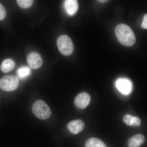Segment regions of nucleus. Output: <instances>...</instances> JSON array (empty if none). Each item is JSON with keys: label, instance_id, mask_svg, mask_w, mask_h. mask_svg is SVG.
Returning a JSON list of instances; mask_svg holds the SVG:
<instances>
[{"label": "nucleus", "instance_id": "nucleus-3", "mask_svg": "<svg viewBox=\"0 0 147 147\" xmlns=\"http://www.w3.org/2000/svg\"><path fill=\"white\" fill-rule=\"evenodd\" d=\"M57 45L59 52L64 56L71 55L74 50L72 40L69 36L66 35H62L58 38Z\"/></svg>", "mask_w": 147, "mask_h": 147}, {"label": "nucleus", "instance_id": "nucleus-5", "mask_svg": "<svg viewBox=\"0 0 147 147\" xmlns=\"http://www.w3.org/2000/svg\"><path fill=\"white\" fill-rule=\"evenodd\" d=\"M115 84L119 91L124 94H129L132 90V83L127 78H119L116 81Z\"/></svg>", "mask_w": 147, "mask_h": 147}, {"label": "nucleus", "instance_id": "nucleus-13", "mask_svg": "<svg viewBox=\"0 0 147 147\" xmlns=\"http://www.w3.org/2000/svg\"><path fill=\"white\" fill-rule=\"evenodd\" d=\"M31 73L30 68L26 66L21 67L18 69L16 72L18 78L21 79H26L30 75Z\"/></svg>", "mask_w": 147, "mask_h": 147}, {"label": "nucleus", "instance_id": "nucleus-15", "mask_svg": "<svg viewBox=\"0 0 147 147\" xmlns=\"http://www.w3.org/2000/svg\"><path fill=\"white\" fill-rule=\"evenodd\" d=\"M134 116L131 115L129 114H126L124 116L123 120L124 123L129 126H131L133 123Z\"/></svg>", "mask_w": 147, "mask_h": 147}, {"label": "nucleus", "instance_id": "nucleus-10", "mask_svg": "<svg viewBox=\"0 0 147 147\" xmlns=\"http://www.w3.org/2000/svg\"><path fill=\"white\" fill-rule=\"evenodd\" d=\"M145 141V137L143 134H138L132 136L127 142L128 147H139Z\"/></svg>", "mask_w": 147, "mask_h": 147}, {"label": "nucleus", "instance_id": "nucleus-1", "mask_svg": "<svg viewBox=\"0 0 147 147\" xmlns=\"http://www.w3.org/2000/svg\"><path fill=\"white\" fill-rule=\"evenodd\" d=\"M115 34L119 42L124 46L130 47L134 45L136 42L134 32L125 24L118 25L115 29Z\"/></svg>", "mask_w": 147, "mask_h": 147}, {"label": "nucleus", "instance_id": "nucleus-19", "mask_svg": "<svg viewBox=\"0 0 147 147\" xmlns=\"http://www.w3.org/2000/svg\"><path fill=\"white\" fill-rule=\"evenodd\" d=\"M98 1L101 3H105L107 2L108 1H105V0H100H100H99V1Z\"/></svg>", "mask_w": 147, "mask_h": 147}, {"label": "nucleus", "instance_id": "nucleus-4", "mask_svg": "<svg viewBox=\"0 0 147 147\" xmlns=\"http://www.w3.org/2000/svg\"><path fill=\"white\" fill-rule=\"evenodd\" d=\"M18 86L19 80L14 75H5L0 79V88L5 91H12L16 89Z\"/></svg>", "mask_w": 147, "mask_h": 147}, {"label": "nucleus", "instance_id": "nucleus-2", "mask_svg": "<svg viewBox=\"0 0 147 147\" xmlns=\"http://www.w3.org/2000/svg\"><path fill=\"white\" fill-rule=\"evenodd\" d=\"M32 112L38 118L46 120L51 115V110L48 105L43 100H37L32 107Z\"/></svg>", "mask_w": 147, "mask_h": 147}, {"label": "nucleus", "instance_id": "nucleus-8", "mask_svg": "<svg viewBox=\"0 0 147 147\" xmlns=\"http://www.w3.org/2000/svg\"><path fill=\"white\" fill-rule=\"evenodd\" d=\"M67 127L71 133L74 134H77L84 130L85 124L81 120H75L69 123Z\"/></svg>", "mask_w": 147, "mask_h": 147}, {"label": "nucleus", "instance_id": "nucleus-18", "mask_svg": "<svg viewBox=\"0 0 147 147\" xmlns=\"http://www.w3.org/2000/svg\"><path fill=\"white\" fill-rule=\"evenodd\" d=\"M142 27L144 29H147V13L144 16L143 21L142 24Z\"/></svg>", "mask_w": 147, "mask_h": 147}, {"label": "nucleus", "instance_id": "nucleus-9", "mask_svg": "<svg viewBox=\"0 0 147 147\" xmlns=\"http://www.w3.org/2000/svg\"><path fill=\"white\" fill-rule=\"evenodd\" d=\"M64 6L67 13L70 16L74 15L79 8V3L76 0H66Z\"/></svg>", "mask_w": 147, "mask_h": 147}, {"label": "nucleus", "instance_id": "nucleus-11", "mask_svg": "<svg viewBox=\"0 0 147 147\" xmlns=\"http://www.w3.org/2000/svg\"><path fill=\"white\" fill-rule=\"evenodd\" d=\"M15 63L11 59H8L3 62L1 66V70L5 73H8L15 67Z\"/></svg>", "mask_w": 147, "mask_h": 147}, {"label": "nucleus", "instance_id": "nucleus-6", "mask_svg": "<svg viewBox=\"0 0 147 147\" xmlns=\"http://www.w3.org/2000/svg\"><path fill=\"white\" fill-rule=\"evenodd\" d=\"M27 60L30 67L34 69L39 68L42 65V57L36 52H32L29 54L27 56Z\"/></svg>", "mask_w": 147, "mask_h": 147}, {"label": "nucleus", "instance_id": "nucleus-17", "mask_svg": "<svg viewBox=\"0 0 147 147\" xmlns=\"http://www.w3.org/2000/svg\"><path fill=\"white\" fill-rule=\"evenodd\" d=\"M141 124V121L140 119L137 117L134 116V119H133V123L131 126L138 127L140 126Z\"/></svg>", "mask_w": 147, "mask_h": 147}, {"label": "nucleus", "instance_id": "nucleus-7", "mask_svg": "<svg viewBox=\"0 0 147 147\" xmlns=\"http://www.w3.org/2000/svg\"><path fill=\"white\" fill-rule=\"evenodd\" d=\"M90 96L88 93L82 92L76 96L74 99V104L80 109L86 108L89 104Z\"/></svg>", "mask_w": 147, "mask_h": 147}, {"label": "nucleus", "instance_id": "nucleus-16", "mask_svg": "<svg viewBox=\"0 0 147 147\" xmlns=\"http://www.w3.org/2000/svg\"><path fill=\"white\" fill-rule=\"evenodd\" d=\"M6 16V11L4 7L0 3V21L4 19Z\"/></svg>", "mask_w": 147, "mask_h": 147}, {"label": "nucleus", "instance_id": "nucleus-14", "mask_svg": "<svg viewBox=\"0 0 147 147\" xmlns=\"http://www.w3.org/2000/svg\"><path fill=\"white\" fill-rule=\"evenodd\" d=\"M34 1L32 0H17V4L20 7L22 8L26 9L29 8L33 3Z\"/></svg>", "mask_w": 147, "mask_h": 147}, {"label": "nucleus", "instance_id": "nucleus-12", "mask_svg": "<svg viewBox=\"0 0 147 147\" xmlns=\"http://www.w3.org/2000/svg\"><path fill=\"white\" fill-rule=\"evenodd\" d=\"M85 147H107L105 144L100 139L97 138H90L85 144Z\"/></svg>", "mask_w": 147, "mask_h": 147}]
</instances>
